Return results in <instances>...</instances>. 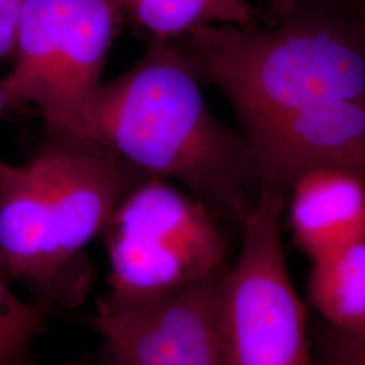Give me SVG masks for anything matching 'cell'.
I'll list each match as a JSON object with an SVG mask.
<instances>
[{"mask_svg": "<svg viewBox=\"0 0 365 365\" xmlns=\"http://www.w3.org/2000/svg\"><path fill=\"white\" fill-rule=\"evenodd\" d=\"M200 83L173 42H148L144 57L93 96L87 137L240 225L260 195L259 172L242 133L214 115Z\"/></svg>", "mask_w": 365, "mask_h": 365, "instance_id": "obj_1", "label": "cell"}, {"mask_svg": "<svg viewBox=\"0 0 365 365\" xmlns=\"http://www.w3.org/2000/svg\"><path fill=\"white\" fill-rule=\"evenodd\" d=\"M280 24L210 25L170 41L197 78L226 96L242 135L312 106L365 99L364 36L297 13Z\"/></svg>", "mask_w": 365, "mask_h": 365, "instance_id": "obj_2", "label": "cell"}, {"mask_svg": "<svg viewBox=\"0 0 365 365\" xmlns=\"http://www.w3.org/2000/svg\"><path fill=\"white\" fill-rule=\"evenodd\" d=\"M101 235L108 292L99 309L146 304L191 287L225 267L226 238L196 196L146 178L118 203Z\"/></svg>", "mask_w": 365, "mask_h": 365, "instance_id": "obj_3", "label": "cell"}, {"mask_svg": "<svg viewBox=\"0 0 365 365\" xmlns=\"http://www.w3.org/2000/svg\"><path fill=\"white\" fill-rule=\"evenodd\" d=\"M120 22L111 0H26L0 80L7 110L34 108L48 137L90 141L87 111Z\"/></svg>", "mask_w": 365, "mask_h": 365, "instance_id": "obj_4", "label": "cell"}, {"mask_svg": "<svg viewBox=\"0 0 365 365\" xmlns=\"http://www.w3.org/2000/svg\"><path fill=\"white\" fill-rule=\"evenodd\" d=\"M286 200L261 190L240 223L235 261L222 271L218 312L229 365H315L306 309L283 247Z\"/></svg>", "mask_w": 365, "mask_h": 365, "instance_id": "obj_5", "label": "cell"}, {"mask_svg": "<svg viewBox=\"0 0 365 365\" xmlns=\"http://www.w3.org/2000/svg\"><path fill=\"white\" fill-rule=\"evenodd\" d=\"M223 268L156 302L99 309L93 322L107 364L229 365L218 312Z\"/></svg>", "mask_w": 365, "mask_h": 365, "instance_id": "obj_6", "label": "cell"}, {"mask_svg": "<svg viewBox=\"0 0 365 365\" xmlns=\"http://www.w3.org/2000/svg\"><path fill=\"white\" fill-rule=\"evenodd\" d=\"M34 161L57 248L69 268L123 196L150 178L92 141L48 137Z\"/></svg>", "mask_w": 365, "mask_h": 365, "instance_id": "obj_7", "label": "cell"}, {"mask_svg": "<svg viewBox=\"0 0 365 365\" xmlns=\"http://www.w3.org/2000/svg\"><path fill=\"white\" fill-rule=\"evenodd\" d=\"M261 190L287 196L307 172L341 170L365 180V99L312 106L244 135Z\"/></svg>", "mask_w": 365, "mask_h": 365, "instance_id": "obj_8", "label": "cell"}, {"mask_svg": "<svg viewBox=\"0 0 365 365\" xmlns=\"http://www.w3.org/2000/svg\"><path fill=\"white\" fill-rule=\"evenodd\" d=\"M68 271L46 212L34 158L22 165L0 158V272L49 299Z\"/></svg>", "mask_w": 365, "mask_h": 365, "instance_id": "obj_9", "label": "cell"}, {"mask_svg": "<svg viewBox=\"0 0 365 365\" xmlns=\"http://www.w3.org/2000/svg\"><path fill=\"white\" fill-rule=\"evenodd\" d=\"M295 244L310 261L365 237V180L341 170H312L287 194Z\"/></svg>", "mask_w": 365, "mask_h": 365, "instance_id": "obj_10", "label": "cell"}, {"mask_svg": "<svg viewBox=\"0 0 365 365\" xmlns=\"http://www.w3.org/2000/svg\"><path fill=\"white\" fill-rule=\"evenodd\" d=\"M310 264L309 298L336 339L365 329V237Z\"/></svg>", "mask_w": 365, "mask_h": 365, "instance_id": "obj_11", "label": "cell"}, {"mask_svg": "<svg viewBox=\"0 0 365 365\" xmlns=\"http://www.w3.org/2000/svg\"><path fill=\"white\" fill-rule=\"evenodd\" d=\"M122 21L137 27L148 42H170L197 27L252 26L256 11L249 0H111Z\"/></svg>", "mask_w": 365, "mask_h": 365, "instance_id": "obj_12", "label": "cell"}, {"mask_svg": "<svg viewBox=\"0 0 365 365\" xmlns=\"http://www.w3.org/2000/svg\"><path fill=\"white\" fill-rule=\"evenodd\" d=\"M46 317V303L19 299L0 272V365H30L31 344Z\"/></svg>", "mask_w": 365, "mask_h": 365, "instance_id": "obj_13", "label": "cell"}, {"mask_svg": "<svg viewBox=\"0 0 365 365\" xmlns=\"http://www.w3.org/2000/svg\"><path fill=\"white\" fill-rule=\"evenodd\" d=\"M26 0H0V61L13 57Z\"/></svg>", "mask_w": 365, "mask_h": 365, "instance_id": "obj_14", "label": "cell"}, {"mask_svg": "<svg viewBox=\"0 0 365 365\" xmlns=\"http://www.w3.org/2000/svg\"><path fill=\"white\" fill-rule=\"evenodd\" d=\"M329 365H365V329L351 337L337 339Z\"/></svg>", "mask_w": 365, "mask_h": 365, "instance_id": "obj_15", "label": "cell"}, {"mask_svg": "<svg viewBox=\"0 0 365 365\" xmlns=\"http://www.w3.org/2000/svg\"><path fill=\"white\" fill-rule=\"evenodd\" d=\"M300 0H272L271 1V10L277 22L286 21L299 6Z\"/></svg>", "mask_w": 365, "mask_h": 365, "instance_id": "obj_16", "label": "cell"}, {"mask_svg": "<svg viewBox=\"0 0 365 365\" xmlns=\"http://www.w3.org/2000/svg\"><path fill=\"white\" fill-rule=\"evenodd\" d=\"M7 111V106H6V98H4V92L1 88V83H0V114Z\"/></svg>", "mask_w": 365, "mask_h": 365, "instance_id": "obj_17", "label": "cell"}, {"mask_svg": "<svg viewBox=\"0 0 365 365\" xmlns=\"http://www.w3.org/2000/svg\"><path fill=\"white\" fill-rule=\"evenodd\" d=\"M364 1H365V0H364Z\"/></svg>", "mask_w": 365, "mask_h": 365, "instance_id": "obj_18", "label": "cell"}]
</instances>
